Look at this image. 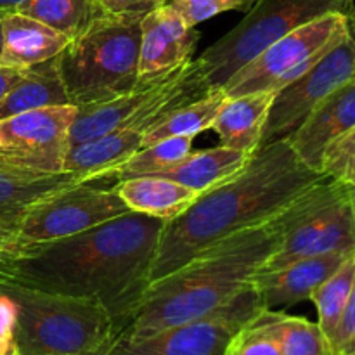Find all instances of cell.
Listing matches in <instances>:
<instances>
[{
  "instance_id": "obj_1",
  "label": "cell",
  "mask_w": 355,
  "mask_h": 355,
  "mask_svg": "<svg viewBox=\"0 0 355 355\" xmlns=\"http://www.w3.org/2000/svg\"><path fill=\"white\" fill-rule=\"evenodd\" d=\"M163 227L162 218L128 211L68 238L21 245L0 266V281L99 302L120 331L149 286Z\"/></svg>"
},
{
  "instance_id": "obj_2",
  "label": "cell",
  "mask_w": 355,
  "mask_h": 355,
  "mask_svg": "<svg viewBox=\"0 0 355 355\" xmlns=\"http://www.w3.org/2000/svg\"><path fill=\"white\" fill-rule=\"evenodd\" d=\"M324 179L298 159L286 139L260 146L238 175L200 194L180 217L165 222L149 283L214 243L272 220Z\"/></svg>"
},
{
  "instance_id": "obj_3",
  "label": "cell",
  "mask_w": 355,
  "mask_h": 355,
  "mask_svg": "<svg viewBox=\"0 0 355 355\" xmlns=\"http://www.w3.org/2000/svg\"><path fill=\"white\" fill-rule=\"evenodd\" d=\"M284 222L286 210L272 220L214 243L170 274L149 283L120 326L116 342L148 338L205 318L234 300L252 288V277L277 248Z\"/></svg>"
},
{
  "instance_id": "obj_4",
  "label": "cell",
  "mask_w": 355,
  "mask_h": 355,
  "mask_svg": "<svg viewBox=\"0 0 355 355\" xmlns=\"http://www.w3.org/2000/svg\"><path fill=\"white\" fill-rule=\"evenodd\" d=\"M0 291L17 307L19 355H104L116 342V321L99 302L7 281Z\"/></svg>"
},
{
  "instance_id": "obj_5",
  "label": "cell",
  "mask_w": 355,
  "mask_h": 355,
  "mask_svg": "<svg viewBox=\"0 0 355 355\" xmlns=\"http://www.w3.org/2000/svg\"><path fill=\"white\" fill-rule=\"evenodd\" d=\"M141 21V16L103 12L55 55L69 104H97L134 89Z\"/></svg>"
},
{
  "instance_id": "obj_6",
  "label": "cell",
  "mask_w": 355,
  "mask_h": 355,
  "mask_svg": "<svg viewBox=\"0 0 355 355\" xmlns=\"http://www.w3.org/2000/svg\"><path fill=\"white\" fill-rule=\"evenodd\" d=\"M210 89L198 59H189L159 76L137 80L134 89L121 96L76 106L78 111L69 128V146L120 128H139L146 134L170 113L200 99Z\"/></svg>"
},
{
  "instance_id": "obj_7",
  "label": "cell",
  "mask_w": 355,
  "mask_h": 355,
  "mask_svg": "<svg viewBox=\"0 0 355 355\" xmlns=\"http://www.w3.org/2000/svg\"><path fill=\"white\" fill-rule=\"evenodd\" d=\"M355 0H255L238 26L211 44L198 62L210 87H222L250 59L290 31L329 12L349 17Z\"/></svg>"
},
{
  "instance_id": "obj_8",
  "label": "cell",
  "mask_w": 355,
  "mask_h": 355,
  "mask_svg": "<svg viewBox=\"0 0 355 355\" xmlns=\"http://www.w3.org/2000/svg\"><path fill=\"white\" fill-rule=\"evenodd\" d=\"M354 187L326 177L286 210L283 238L260 270L333 252L355 253Z\"/></svg>"
},
{
  "instance_id": "obj_9",
  "label": "cell",
  "mask_w": 355,
  "mask_h": 355,
  "mask_svg": "<svg viewBox=\"0 0 355 355\" xmlns=\"http://www.w3.org/2000/svg\"><path fill=\"white\" fill-rule=\"evenodd\" d=\"M349 35V17L345 14H324L267 45L231 75L222 89L227 97L259 90L277 92L318 64Z\"/></svg>"
},
{
  "instance_id": "obj_10",
  "label": "cell",
  "mask_w": 355,
  "mask_h": 355,
  "mask_svg": "<svg viewBox=\"0 0 355 355\" xmlns=\"http://www.w3.org/2000/svg\"><path fill=\"white\" fill-rule=\"evenodd\" d=\"M90 182L66 187L28 208L17 220L21 245L68 238L130 211L116 186L103 189Z\"/></svg>"
},
{
  "instance_id": "obj_11",
  "label": "cell",
  "mask_w": 355,
  "mask_h": 355,
  "mask_svg": "<svg viewBox=\"0 0 355 355\" xmlns=\"http://www.w3.org/2000/svg\"><path fill=\"white\" fill-rule=\"evenodd\" d=\"M262 304L253 288L218 311L134 342H116L104 355H224L232 336L252 321Z\"/></svg>"
},
{
  "instance_id": "obj_12",
  "label": "cell",
  "mask_w": 355,
  "mask_h": 355,
  "mask_svg": "<svg viewBox=\"0 0 355 355\" xmlns=\"http://www.w3.org/2000/svg\"><path fill=\"white\" fill-rule=\"evenodd\" d=\"M355 76V40L343 38L300 78L277 90L270 104L260 146L290 137L326 96Z\"/></svg>"
},
{
  "instance_id": "obj_13",
  "label": "cell",
  "mask_w": 355,
  "mask_h": 355,
  "mask_svg": "<svg viewBox=\"0 0 355 355\" xmlns=\"http://www.w3.org/2000/svg\"><path fill=\"white\" fill-rule=\"evenodd\" d=\"M78 107L73 104L24 111L0 120V153L44 172H62L69 128Z\"/></svg>"
},
{
  "instance_id": "obj_14",
  "label": "cell",
  "mask_w": 355,
  "mask_h": 355,
  "mask_svg": "<svg viewBox=\"0 0 355 355\" xmlns=\"http://www.w3.org/2000/svg\"><path fill=\"white\" fill-rule=\"evenodd\" d=\"M200 33L182 19L172 3H163L141 21L139 80L172 71L193 59Z\"/></svg>"
},
{
  "instance_id": "obj_15",
  "label": "cell",
  "mask_w": 355,
  "mask_h": 355,
  "mask_svg": "<svg viewBox=\"0 0 355 355\" xmlns=\"http://www.w3.org/2000/svg\"><path fill=\"white\" fill-rule=\"evenodd\" d=\"M355 253L333 252L297 260L281 269L259 270L252 277V288L263 309L276 311L311 300L312 293L333 276Z\"/></svg>"
},
{
  "instance_id": "obj_16",
  "label": "cell",
  "mask_w": 355,
  "mask_h": 355,
  "mask_svg": "<svg viewBox=\"0 0 355 355\" xmlns=\"http://www.w3.org/2000/svg\"><path fill=\"white\" fill-rule=\"evenodd\" d=\"M355 127V76L326 96L286 139L302 163L319 170L326 146Z\"/></svg>"
},
{
  "instance_id": "obj_17",
  "label": "cell",
  "mask_w": 355,
  "mask_h": 355,
  "mask_svg": "<svg viewBox=\"0 0 355 355\" xmlns=\"http://www.w3.org/2000/svg\"><path fill=\"white\" fill-rule=\"evenodd\" d=\"M87 182L69 172H44L0 153V220H19L37 201Z\"/></svg>"
},
{
  "instance_id": "obj_18",
  "label": "cell",
  "mask_w": 355,
  "mask_h": 355,
  "mask_svg": "<svg viewBox=\"0 0 355 355\" xmlns=\"http://www.w3.org/2000/svg\"><path fill=\"white\" fill-rule=\"evenodd\" d=\"M71 38L21 12H3L0 64L30 68L55 58Z\"/></svg>"
},
{
  "instance_id": "obj_19",
  "label": "cell",
  "mask_w": 355,
  "mask_h": 355,
  "mask_svg": "<svg viewBox=\"0 0 355 355\" xmlns=\"http://www.w3.org/2000/svg\"><path fill=\"white\" fill-rule=\"evenodd\" d=\"M142 139L144 132L139 128H120L90 141L69 146L62 172L75 173L85 180L110 177L142 148Z\"/></svg>"
},
{
  "instance_id": "obj_20",
  "label": "cell",
  "mask_w": 355,
  "mask_h": 355,
  "mask_svg": "<svg viewBox=\"0 0 355 355\" xmlns=\"http://www.w3.org/2000/svg\"><path fill=\"white\" fill-rule=\"evenodd\" d=\"M274 96L276 92L259 90L227 97L211 125V130L220 137V144L253 155L260 148Z\"/></svg>"
},
{
  "instance_id": "obj_21",
  "label": "cell",
  "mask_w": 355,
  "mask_h": 355,
  "mask_svg": "<svg viewBox=\"0 0 355 355\" xmlns=\"http://www.w3.org/2000/svg\"><path fill=\"white\" fill-rule=\"evenodd\" d=\"M252 156L250 153L220 144L205 151H191L175 165L153 175L173 180L203 194L238 175Z\"/></svg>"
},
{
  "instance_id": "obj_22",
  "label": "cell",
  "mask_w": 355,
  "mask_h": 355,
  "mask_svg": "<svg viewBox=\"0 0 355 355\" xmlns=\"http://www.w3.org/2000/svg\"><path fill=\"white\" fill-rule=\"evenodd\" d=\"M116 191L130 211L151 215L165 222L180 217L200 198L196 191L156 175L120 180Z\"/></svg>"
},
{
  "instance_id": "obj_23",
  "label": "cell",
  "mask_w": 355,
  "mask_h": 355,
  "mask_svg": "<svg viewBox=\"0 0 355 355\" xmlns=\"http://www.w3.org/2000/svg\"><path fill=\"white\" fill-rule=\"evenodd\" d=\"M69 104L55 58L24 68L16 85L0 101V120L49 106Z\"/></svg>"
},
{
  "instance_id": "obj_24",
  "label": "cell",
  "mask_w": 355,
  "mask_h": 355,
  "mask_svg": "<svg viewBox=\"0 0 355 355\" xmlns=\"http://www.w3.org/2000/svg\"><path fill=\"white\" fill-rule=\"evenodd\" d=\"M225 99L227 96L222 87H211L200 99L179 107L166 118H163L155 127L149 128L142 139V148L170 137H182V135L196 137L201 132L210 130Z\"/></svg>"
},
{
  "instance_id": "obj_25",
  "label": "cell",
  "mask_w": 355,
  "mask_h": 355,
  "mask_svg": "<svg viewBox=\"0 0 355 355\" xmlns=\"http://www.w3.org/2000/svg\"><path fill=\"white\" fill-rule=\"evenodd\" d=\"M255 319L276 338L283 355H331L328 340L318 322L269 309H262Z\"/></svg>"
},
{
  "instance_id": "obj_26",
  "label": "cell",
  "mask_w": 355,
  "mask_h": 355,
  "mask_svg": "<svg viewBox=\"0 0 355 355\" xmlns=\"http://www.w3.org/2000/svg\"><path fill=\"white\" fill-rule=\"evenodd\" d=\"M16 12L33 17L73 40L103 10L96 0H28Z\"/></svg>"
},
{
  "instance_id": "obj_27",
  "label": "cell",
  "mask_w": 355,
  "mask_h": 355,
  "mask_svg": "<svg viewBox=\"0 0 355 355\" xmlns=\"http://www.w3.org/2000/svg\"><path fill=\"white\" fill-rule=\"evenodd\" d=\"M193 142L194 135H182V137H170L144 146L137 153H134L120 168L114 170L110 177L120 182L132 177L153 175V173L162 172L186 158L193 151Z\"/></svg>"
},
{
  "instance_id": "obj_28",
  "label": "cell",
  "mask_w": 355,
  "mask_h": 355,
  "mask_svg": "<svg viewBox=\"0 0 355 355\" xmlns=\"http://www.w3.org/2000/svg\"><path fill=\"white\" fill-rule=\"evenodd\" d=\"M355 283V255L350 257L329 279H326L318 290L312 293L311 300L318 309L319 321L318 326L324 333L326 340L333 338L335 329L338 326L345 305L349 302L350 293Z\"/></svg>"
},
{
  "instance_id": "obj_29",
  "label": "cell",
  "mask_w": 355,
  "mask_h": 355,
  "mask_svg": "<svg viewBox=\"0 0 355 355\" xmlns=\"http://www.w3.org/2000/svg\"><path fill=\"white\" fill-rule=\"evenodd\" d=\"M319 170L329 179L355 189V127L326 146Z\"/></svg>"
},
{
  "instance_id": "obj_30",
  "label": "cell",
  "mask_w": 355,
  "mask_h": 355,
  "mask_svg": "<svg viewBox=\"0 0 355 355\" xmlns=\"http://www.w3.org/2000/svg\"><path fill=\"white\" fill-rule=\"evenodd\" d=\"M224 355H283L279 343L253 318L227 343Z\"/></svg>"
},
{
  "instance_id": "obj_31",
  "label": "cell",
  "mask_w": 355,
  "mask_h": 355,
  "mask_svg": "<svg viewBox=\"0 0 355 355\" xmlns=\"http://www.w3.org/2000/svg\"><path fill=\"white\" fill-rule=\"evenodd\" d=\"M177 12L189 26L203 23L227 10H248L255 0H172Z\"/></svg>"
},
{
  "instance_id": "obj_32",
  "label": "cell",
  "mask_w": 355,
  "mask_h": 355,
  "mask_svg": "<svg viewBox=\"0 0 355 355\" xmlns=\"http://www.w3.org/2000/svg\"><path fill=\"white\" fill-rule=\"evenodd\" d=\"M331 355H355V283L335 335L329 340Z\"/></svg>"
},
{
  "instance_id": "obj_33",
  "label": "cell",
  "mask_w": 355,
  "mask_h": 355,
  "mask_svg": "<svg viewBox=\"0 0 355 355\" xmlns=\"http://www.w3.org/2000/svg\"><path fill=\"white\" fill-rule=\"evenodd\" d=\"M17 307L9 295L0 291V355H19L16 345Z\"/></svg>"
},
{
  "instance_id": "obj_34",
  "label": "cell",
  "mask_w": 355,
  "mask_h": 355,
  "mask_svg": "<svg viewBox=\"0 0 355 355\" xmlns=\"http://www.w3.org/2000/svg\"><path fill=\"white\" fill-rule=\"evenodd\" d=\"M96 3L104 14L144 17L153 9L166 3V0H96Z\"/></svg>"
},
{
  "instance_id": "obj_35",
  "label": "cell",
  "mask_w": 355,
  "mask_h": 355,
  "mask_svg": "<svg viewBox=\"0 0 355 355\" xmlns=\"http://www.w3.org/2000/svg\"><path fill=\"white\" fill-rule=\"evenodd\" d=\"M19 246L17 220H0V266L12 259Z\"/></svg>"
},
{
  "instance_id": "obj_36",
  "label": "cell",
  "mask_w": 355,
  "mask_h": 355,
  "mask_svg": "<svg viewBox=\"0 0 355 355\" xmlns=\"http://www.w3.org/2000/svg\"><path fill=\"white\" fill-rule=\"evenodd\" d=\"M23 71V68H12V66L0 64V101L16 85V82L21 78Z\"/></svg>"
},
{
  "instance_id": "obj_37",
  "label": "cell",
  "mask_w": 355,
  "mask_h": 355,
  "mask_svg": "<svg viewBox=\"0 0 355 355\" xmlns=\"http://www.w3.org/2000/svg\"><path fill=\"white\" fill-rule=\"evenodd\" d=\"M28 0H0V12H16Z\"/></svg>"
},
{
  "instance_id": "obj_38",
  "label": "cell",
  "mask_w": 355,
  "mask_h": 355,
  "mask_svg": "<svg viewBox=\"0 0 355 355\" xmlns=\"http://www.w3.org/2000/svg\"><path fill=\"white\" fill-rule=\"evenodd\" d=\"M349 28H350V35H352V38L355 40V6L352 12L349 14Z\"/></svg>"
},
{
  "instance_id": "obj_39",
  "label": "cell",
  "mask_w": 355,
  "mask_h": 355,
  "mask_svg": "<svg viewBox=\"0 0 355 355\" xmlns=\"http://www.w3.org/2000/svg\"><path fill=\"white\" fill-rule=\"evenodd\" d=\"M2 16L3 12H0V55H2Z\"/></svg>"
},
{
  "instance_id": "obj_40",
  "label": "cell",
  "mask_w": 355,
  "mask_h": 355,
  "mask_svg": "<svg viewBox=\"0 0 355 355\" xmlns=\"http://www.w3.org/2000/svg\"><path fill=\"white\" fill-rule=\"evenodd\" d=\"M352 205H354V211H355V189H354V194H352Z\"/></svg>"
}]
</instances>
